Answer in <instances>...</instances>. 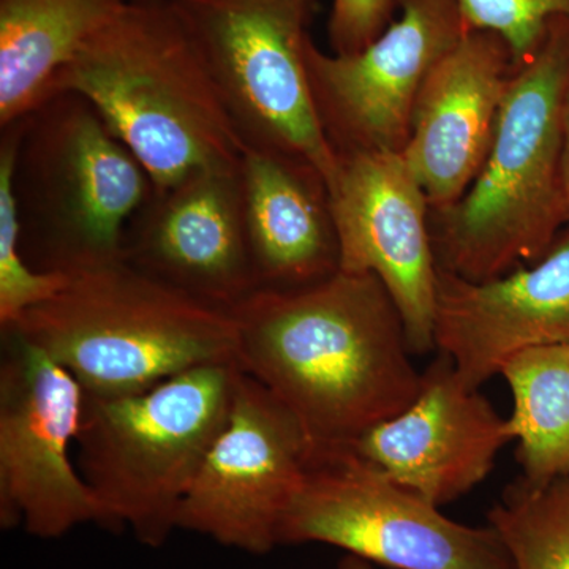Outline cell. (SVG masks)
<instances>
[{
	"label": "cell",
	"mask_w": 569,
	"mask_h": 569,
	"mask_svg": "<svg viewBox=\"0 0 569 569\" xmlns=\"http://www.w3.org/2000/svg\"><path fill=\"white\" fill-rule=\"evenodd\" d=\"M239 367L301 422L313 449L350 447L418 395L406 325L372 274L258 290L230 310Z\"/></svg>",
	"instance_id": "cell-1"
},
{
	"label": "cell",
	"mask_w": 569,
	"mask_h": 569,
	"mask_svg": "<svg viewBox=\"0 0 569 569\" xmlns=\"http://www.w3.org/2000/svg\"><path fill=\"white\" fill-rule=\"evenodd\" d=\"M66 91L97 108L153 187L236 164L244 152L170 0H127L59 71L51 93Z\"/></svg>",
	"instance_id": "cell-2"
},
{
	"label": "cell",
	"mask_w": 569,
	"mask_h": 569,
	"mask_svg": "<svg viewBox=\"0 0 569 569\" xmlns=\"http://www.w3.org/2000/svg\"><path fill=\"white\" fill-rule=\"evenodd\" d=\"M569 20L516 67L488 156L466 193L430 211L438 268L473 282L545 257L567 224L561 189Z\"/></svg>",
	"instance_id": "cell-3"
},
{
	"label": "cell",
	"mask_w": 569,
	"mask_h": 569,
	"mask_svg": "<svg viewBox=\"0 0 569 569\" xmlns=\"http://www.w3.org/2000/svg\"><path fill=\"white\" fill-rule=\"evenodd\" d=\"M2 331L54 359L88 396H132L197 367L239 366L227 310L123 260L67 272L58 293Z\"/></svg>",
	"instance_id": "cell-4"
},
{
	"label": "cell",
	"mask_w": 569,
	"mask_h": 569,
	"mask_svg": "<svg viewBox=\"0 0 569 569\" xmlns=\"http://www.w3.org/2000/svg\"><path fill=\"white\" fill-rule=\"evenodd\" d=\"M241 367L209 365L122 397L84 395L78 468L110 530L162 548L233 406Z\"/></svg>",
	"instance_id": "cell-5"
},
{
	"label": "cell",
	"mask_w": 569,
	"mask_h": 569,
	"mask_svg": "<svg viewBox=\"0 0 569 569\" xmlns=\"http://www.w3.org/2000/svg\"><path fill=\"white\" fill-rule=\"evenodd\" d=\"M153 182L102 114L54 92L20 119L13 192L21 250L37 271L121 261L123 236Z\"/></svg>",
	"instance_id": "cell-6"
},
{
	"label": "cell",
	"mask_w": 569,
	"mask_h": 569,
	"mask_svg": "<svg viewBox=\"0 0 569 569\" xmlns=\"http://www.w3.org/2000/svg\"><path fill=\"white\" fill-rule=\"evenodd\" d=\"M249 148L298 157L329 190L339 156L318 119L305 58L317 0H170Z\"/></svg>",
	"instance_id": "cell-7"
},
{
	"label": "cell",
	"mask_w": 569,
	"mask_h": 569,
	"mask_svg": "<svg viewBox=\"0 0 569 569\" xmlns=\"http://www.w3.org/2000/svg\"><path fill=\"white\" fill-rule=\"evenodd\" d=\"M279 546H335L392 569H515L492 527H471L348 448L313 449Z\"/></svg>",
	"instance_id": "cell-8"
},
{
	"label": "cell",
	"mask_w": 569,
	"mask_h": 569,
	"mask_svg": "<svg viewBox=\"0 0 569 569\" xmlns=\"http://www.w3.org/2000/svg\"><path fill=\"white\" fill-rule=\"evenodd\" d=\"M0 365V526L61 538L108 527L107 515L71 462L84 391L69 370L11 331Z\"/></svg>",
	"instance_id": "cell-9"
},
{
	"label": "cell",
	"mask_w": 569,
	"mask_h": 569,
	"mask_svg": "<svg viewBox=\"0 0 569 569\" xmlns=\"http://www.w3.org/2000/svg\"><path fill=\"white\" fill-rule=\"evenodd\" d=\"M400 17L365 50L329 54L306 41L310 93L337 156L402 152L419 91L470 32L458 0H397Z\"/></svg>",
	"instance_id": "cell-10"
},
{
	"label": "cell",
	"mask_w": 569,
	"mask_h": 569,
	"mask_svg": "<svg viewBox=\"0 0 569 569\" xmlns=\"http://www.w3.org/2000/svg\"><path fill=\"white\" fill-rule=\"evenodd\" d=\"M310 456L301 422L241 370L227 422L179 509L178 529L253 556L271 552Z\"/></svg>",
	"instance_id": "cell-11"
},
{
	"label": "cell",
	"mask_w": 569,
	"mask_h": 569,
	"mask_svg": "<svg viewBox=\"0 0 569 569\" xmlns=\"http://www.w3.org/2000/svg\"><path fill=\"white\" fill-rule=\"evenodd\" d=\"M329 194L340 271L376 276L402 317L411 351L433 350L438 264L430 206L402 153H342Z\"/></svg>",
	"instance_id": "cell-12"
},
{
	"label": "cell",
	"mask_w": 569,
	"mask_h": 569,
	"mask_svg": "<svg viewBox=\"0 0 569 569\" xmlns=\"http://www.w3.org/2000/svg\"><path fill=\"white\" fill-rule=\"evenodd\" d=\"M238 163L153 187L123 236L122 258L142 274L230 312L258 290Z\"/></svg>",
	"instance_id": "cell-13"
},
{
	"label": "cell",
	"mask_w": 569,
	"mask_h": 569,
	"mask_svg": "<svg viewBox=\"0 0 569 569\" xmlns=\"http://www.w3.org/2000/svg\"><path fill=\"white\" fill-rule=\"evenodd\" d=\"M511 440L508 419L438 353L410 406L347 448L441 508L485 481Z\"/></svg>",
	"instance_id": "cell-14"
},
{
	"label": "cell",
	"mask_w": 569,
	"mask_h": 569,
	"mask_svg": "<svg viewBox=\"0 0 569 569\" xmlns=\"http://www.w3.org/2000/svg\"><path fill=\"white\" fill-rule=\"evenodd\" d=\"M433 342L470 389L520 351L569 343V228L545 257L496 279L438 268Z\"/></svg>",
	"instance_id": "cell-15"
},
{
	"label": "cell",
	"mask_w": 569,
	"mask_h": 569,
	"mask_svg": "<svg viewBox=\"0 0 569 569\" xmlns=\"http://www.w3.org/2000/svg\"><path fill=\"white\" fill-rule=\"evenodd\" d=\"M515 69L501 37L470 31L427 77L400 153L430 211L455 204L477 178Z\"/></svg>",
	"instance_id": "cell-16"
},
{
	"label": "cell",
	"mask_w": 569,
	"mask_h": 569,
	"mask_svg": "<svg viewBox=\"0 0 569 569\" xmlns=\"http://www.w3.org/2000/svg\"><path fill=\"white\" fill-rule=\"evenodd\" d=\"M238 171L258 290H293L335 276L339 241L320 171L298 157L249 146Z\"/></svg>",
	"instance_id": "cell-17"
},
{
	"label": "cell",
	"mask_w": 569,
	"mask_h": 569,
	"mask_svg": "<svg viewBox=\"0 0 569 569\" xmlns=\"http://www.w3.org/2000/svg\"><path fill=\"white\" fill-rule=\"evenodd\" d=\"M127 0H0V129L51 93L82 44Z\"/></svg>",
	"instance_id": "cell-18"
},
{
	"label": "cell",
	"mask_w": 569,
	"mask_h": 569,
	"mask_svg": "<svg viewBox=\"0 0 569 569\" xmlns=\"http://www.w3.org/2000/svg\"><path fill=\"white\" fill-rule=\"evenodd\" d=\"M500 376L512 395L520 477L533 485L569 478V343L520 351Z\"/></svg>",
	"instance_id": "cell-19"
},
{
	"label": "cell",
	"mask_w": 569,
	"mask_h": 569,
	"mask_svg": "<svg viewBox=\"0 0 569 569\" xmlns=\"http://www.w3.org/2000/svg\"><path fill=\"white\" fill-rule=\"evenodd\" d=\"M488 519L515 569H569V478L533 485L519 477Z\"/></svg>",
	"instance_id": "cell-20"
},
{
	"label": "cell",
	"mask_w": 569,
	"mask_h": 569,
	"mask_svg": "<svg viewBox=\"0 0 569 569\" xmlns=\"http://www.w3.org/2000/svg\"><path fill=\"white\" fill-rule=\"evenodd\" d=\"M20 121L2 127L0 138V326L17 323L32 307L52 298L67 282L63 272L33 269L21 250V224L13 192Z\"/></svg>",
	"instance_id": "cell-21"
},
{
	"label": "cell",
	"mask_w": 569,
	"mask_h": 569,
	"mask_svg": "<svg viewBox=\"0 0 569 569\" xmlns=\"http://www.w3.org/2000/svg\"><path fill=\"white\" fill-rule=\"evenodd\" d=\"M470 31H486L508 44L515 67L529 61L549 26L569 20V0H458Z\"/></svg>",
	"instance_id": "cell-22"
},
{
	"label": "cell",
	"mask_w": 569,
	"mask_h": 569,
	"mask_svg": "<svg viewBox=\"0 0 569 569\" xmlns=\"http://www.w3.org/2000/svg\"><path fill=\"white\" fill-rule=\"evenodd\" d=\"M397 0H332L329 41L335 54L369 47L395 21Z\"/></svg>",
	"instance_id": "cell-23"
},
{
	"label": "cell",
	"mask_w": 569,
	"mask_h": 569,
	"mask_svg": "<svg viewBox=\"0 0 569 569\" xmlns=\"http://www.w3.org/2000/svg\"><path fill=\"white\" fill-rule=\"evenodd\" d=\"M561 189H563L565 219L569 224V99L565 114L563 157H561Z\"/></svg>",
	"instance_id": "cell-24"
},
{
	"label": "cell",
	"mask_w": 569,
	"mask_h": 569,
	"mask_svg": "<svg viewBox=\"0 0 569 569\" xmlns=\"http://www.w3.org/2000/svg\"><path fill=\"white\" fill-rule=\"evenodd\" d=\"M337 569H373V563L361 559V557L351 556L347 553L342 560L339 561V568Z\"/></svg>",
	"instance_id": "cell-25"
}]
</instances>
